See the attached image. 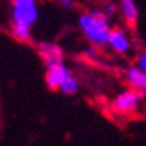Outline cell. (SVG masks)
<instances>
[{"label":"cell","mask_w":146,"mask_h":146,"mask_svg":"<svg viewBox=\"0 0 146 146\" xmlns=\"http://www.w3.org/2000/svg\"><path fill=\"white\" fill-rule=\"evenodd\" d=\"M8 32L15 40L27 43L32 40V29L39 21V0H10Z\"/></svg>","instance_id":"1"},{"label":"cell","mask_w":146,"mask_h":146,"mask_svg":"<svg viewBox=\"0 0 146 146\" xmlns=\"http://www.w3.org/2000/svg\"><path fill=\"white\" fill-rule=\"evenodd\" d=\"M77 27L80 35L88 45L96 47L100 50L108 48V40H109V32L112 29V21L104 15L101 7L84 10L77 16Z\"/></svg>","instance_id":"2"},{"label":"cell","mask_w":146,"mask_h":146,"mask_svg":"<svg viewBox=\"0 0 146 146\" xmlns=\"http://www.w3.org/2000/svg\"><path fill=\"white\" fill-rule=\"evenodd\" d=\"M45 84H47L50 90L61 92L63 95H68V96L76 95L80 88V82H79L77 76L74 74V71L66 64L64 61L47 66Z\"/></svg>","instance_id":"3"},{"label":"cell","mask_w":146,"mask_h":146,"mask_svg":"<svg viewBox=\"0 0 146 146\" xmlns=\"http://www.w3.org/2000/svg\"><path fill=\"white\" fill-rule=\"evenodd\" d=\"M141 101L143 92L127 87L111 100L109 109L112 111V114H117V116H132L141 109Z\"/></svg>","instance_id":"4"},{"label":"cell","mask_w":146,"mask_h":146,"mask_svg":"<svg viewBox=\"0 0 146 146\" xmlns=\"http://www.w3.org/2000/svg\"><path fill=\"white\" fill-rule=\"evenodd\" d=\"M135 39H133L130 27L122 24V26H112L109 32V40H108V48L117 56H130L135 52Z\"/></svg>","instance_id":"5"},{"label":"cell","mask_w":146,"mask_h":146,"mask_svg":"<svg viewBox=\"0 0 146 146\" xmlns=\"http://www.w3.org/2000/svg\"><path fill=\"white\" fill-rule=\"evenodd\" d=\"M37 53H39V56L42 58L45 68L64 61V50H63V47L58 45L56 42H48V40L39 42L37 43Z\"/></svg>","instance_id":"6"},{"label":"cell","mask_w":146,"mask_h":146,"mask_svg":"<svg viewBox=\"0 0 146 146\" xmlns=\"http://www.w3.org/2000/svg\"><path fill=\"white\" fill-rule=\"evenodd\" d=\"M117 8H119V19L122 21V24L129 27L137 26L138 16H140L137 0H117Z\"/></svg>","instance_id":"7"},{"label":"cell","mask_w":146,"mask_h":146,"mask_svg":"<svg viewBox=\"0 0 146 146\" xmlns=\"http://www.w3.org/2000/svg\"><path fill=\"white\" fill-rule=\"evenodd\" d=\"M125 82L127 85L135 88V90H140V92H145L146 90V72L141 71L140 68H137L135 64L129 66L125 69Z\"/></svg>","instance_id":"8"},{"label":"cell","mask_w":146,"mask_h":146,"mask_svg":"<svg viewBox=\"0 0 146 146\" xmlns=\"http://www.w3.org/2000/svg\"><path fill=\"white\" fill-rule=\"evenodd\" d=\"M101 10H103L104 15H106V16L109 18L111 21H114V19H117V18H119V8H117V2L101 5Z\"/></svg>","instance_id":"9"},{"label":"cell","mask_w":146,"mask_h":146,"mask_svg":"<svg viewBox=\"0 0 146 146\" xmlns=\"http://www.w3.org/2000/svg\"><path fill=\"white\" fill-rule=\"evenodd\" d=\"M133 64L146 72V48H143V50H138V52L135 53V58H133Z\"/></svg>","instance_id":"10"},{"label":"cell","mask_w":146,"mask_h":146,"mask_svg":"<svg viewBox=\"0 0 146 146\" xmlns=\"http://www.w3.org/2000/svg\"><path fill=\"white\" fill-rule=\"evenodd\" d=\"M53 2H56L61 8L64 10H72L74 5H76V0H53Z\"/></svg>","instance_id":"11"},{"label":"cell","mask_w":146,"mask_h":146,"mask_svg":"<svg viewBox=\"0 0 146 146\" xmlns=\"http://www.w3.org/2000/svg\"><path fill=\"white\" fill-rule=\"evenodd\" d=\"M141 109L146 112V90L143 92V101H141Z\"/></svg>","instance_id":"12"},{"label":"cell","mask_w":146,"mask_h":146,"mask_svg":"<svg viewBox=\"0 0 146 146\" xmlns=\"http://www.w3.org/2000/svg\"><path fill=\"white\" fill-rule=\"evenodd\" d=\"M100 5H104V3H112V2H117V0H96Z\"/></svg>","instance_id":"13"}]
</instances>
